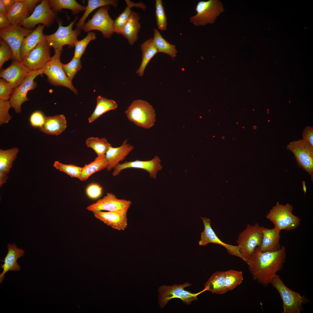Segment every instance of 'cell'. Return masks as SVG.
Instances as JSON below:
<instances>
[{"label": "cell", "instance_id": "24", "mask_svg": "<svg viewBox=\"0 0 313 313\" xmlns=\"http://www.w3.org/2000/svg\"><path fill=\"white\" fill-rule=\"evenodd\" d=\"M67 127V121L63 114L45 117L44 123L39 130L47 134L58 135L64 131Z\"/></svg>", "mask_w": 313, "mask_h": 313}, {"label": "cell", "instance_id": "3", "mask_svg": "<svg viewBox=\"0 0 313 313\" xmlns=\"http://www.w3.org/2000/svg\"><path fill=\"white\" fill-rule=\"evenodd\" d=\"M293 210L292 205L281 204L277 202L267 214L266 217L273 222L274 227L280 231L291 230L297 228L301 222L300 219L293 214Z\"/></svg>", "mask_w": 313, "mask_h": 313}, {"label": "cell", "instance_id": "10", "mask_svg": "<svg viewBox=\"0 0 313 313\" xmlns=\"http://www.w3.org/2000/svg\"><path fill=\"white\" fill-rule=\"evenodd\" d=\"M110 10V6L100 7L92 18L84 24L82 29L85 32L93 30H99L104 38H111L115 32L114 20L111 19L108 14Z\"/></svg>", "mask_w": 313, "mask_h": 313}, {"label": "cell", "instance_id": "13", "mask_svg": "<svg viewBox=\"0 0 313 313\" xmlns=\"http://www.w3.org/2000/svg\"><path fill=\"white\" fill-rule=\"evenodd\" d=\"M32 31L31 29L19 25L10 26L7 28L0 29L1 39L9 44L13 51L12 59L22 61L20 55L21 47L24 38Z\"/></svg>", "mask_w": 313, "mask_h": 313}, {"label": "cell", "instance_id": "52", "mask_svg": "<svg viewBox=\"0 0 313 313\" xmlns=\"http://www.w3.org/2000/svg\"><path fill=\"white\" fill-rule=\"evenodd\" d=\"M8 178V174L0 172V187L5 183Z\"/></svg>", "mask_w": 313, "mask_h": 313}, {"label": "cell", "instance_id": "35", "mask_svg": "<svg viewBox=\"0 0 313 313\" xmlns=\"http://www.w3.org/2000/svg\"><path fill=\"white\" fill-rule=\"evenodd\" d=\"M225 271H217L213 274L205 283L204 290L212 293H225L224 287Z\"/></svg>", "mask_w": 313, "mask_h": 313}, {"label": "cell", "instance_id": "42", "mask_svg": "<svg viewBox=\"0 0 313 313\" xmlns=\"http://www.w3.org/2000/svg\"><path fill=\"white\" fill-rule=\"evenodd\" d=\"M80 58L73 56L71 61L66 64H62L63 70L68 78L71 81L77 72L80 70L82 66Z\"/></svg>", "mask_w": 313, "mask_h": 313}, {"label": "cell", "instance_id": "51", "mask_svg": "<svg viewBox=\"0 0 313 313\" xmlns=\"http://www.w3.org/2000/svg\"><path fill=\"white\" fill-rule=\"evenodd\" d=\"M8 12L16 2V0H1Z\"/></svg>", "mask_w": 313, "mask_h": 313}, {"label": "cell", "instance_id": "40", "mask_svg": "<svg viewBox=\"0 0 313 313\" xmlns=\"http://www.w3.org/2000/svg\"><path fill=\"white\" fill-rule=\"evenodd\" d=\"M155 13L156 23L158 29L162 31L167 30V17L162 0L155 1Z\"/></svg>", "mask_w": 313, "mask_h": 313}, {"label": "cell", "instance_id": "14", "mask_svg": "<svg viewBox=\"0 0 313 313\" xmlns=\"http://www.w3.org/2000/svg\"><path fill=\"white\" fill-rule=\"evenodd\" d=\"M42 74L41 69L32 71L23 81L14 89L9 101L16 113H20L22 104L29 100L27 97V93L37 87V84L34 80L37 76Z\"/></svg>", "mask_w": 313, "mask_h": 313}, {"label": "cell", "instance_id": "34", "mask_svg": "<svg viewBox=\"0 0 313 313\" xmlns=\"http://www.w3.org/2000/svg\"><path fill=\"white\" fill-rule=\"evenodd\" d=\"M153 41L158 52L167 54L172 58L176 56L177 51L175 45L171 44L165 40L156 28L154 29Z\"/></svg>", "mask_w": 313, "mask_h": 313}, {"label": "cell", "instance_id": "20", "mask_svg": "<svg viewBox=\"0 0 313 313\" xmlns=\"http://www.w3.org/2000/svg\"><path fill=\"white\" fill-rule=\"evenodd\" d=\"M127 211L118 210L103 212L102 211L93 212L97 219L114 229L124 230L128 225Z\"/></svg>", "mask_w": 313, "mask_h": 313}, {"label": "cell", "instance_id": "43", "mask_svg": "<svg viewBox=\"0 0 313 313\" xmlns=\"http://www.w3.org/2000/svg\"><path fill=\"white\" fill-rule=\"evenodd\" d=\"M0 44V68L1 69L6 62L10 59H12L13 53L9 44L2 39H1Z\"/></svg>", "mask_w": 313, "mask_h": 313}, {"label": "cell", "instance_id": "17", "mask_svg": "<svg viewBox=\"0 0 313 313\" xmlns=\"http://www.w3.org/2000/svg\"><path fill=\"white\" fill-rule=\"evenodd\" d=\"M200 217L204 225V230L201 233V239L199 242L200 245L205 246L211 243L219 244L225 247L230 254L238 256L244 260L243 257L238 245L227 244L222 241L212 229L210 220L205 217Z\"/></svg>", "mask_w": 313, "mask_h": 313}, {"label": "cell", "instance_id": "25", "mask_svg": "<svg viewBox=\"0 0 313 313\" xmlns=\"http://www.w3.org/2000/svg\"><path fill=\"white\" fill-rule=\"evenodd\" d=\"M45 27L43 25H39L35 30L24 38L20 50L22 61L44 38L43 31Z\"/></svg>", "mask_w": 313, "mask_h": 313}, {"label": "cell", "instance_id": "9", "mask_svg": "<svg viewBox=\"0 0 313 313\" xmlns=\"http://www.w3.org/2000/svg\"><path fill=\"white\" fill-rule=\"evenodd\" d=\"M262 239L261 226L257 223L253 225L248 224L239 234L236 242L244 261L246 262L255 248L260 246Z\"/></svg>", "mask_w": 313, "mask_h": 313}, {"label": "cell", "instance_id": "39", "mask_svg": "<svg viewBox=\"0 0 313 313\" xmlns=\"http://www.w3.org/2000/svg\"><path fill=\"white\" fill-rule=\"evenodd\" d=\"M54 167L60 172H63L72 177L80 179L83 167H80L72 164H66L58 161L54 162Z\"/></svg>", "mask_w": 313, "mask_h": 313}, {"label": "cell", "instance_id": "28", "mask_svg": "<svg viewBox=\"0 0 313 313\" xmlns=\"http://www.w3.org/2000/svg\"><path fill=\"white\" fill-rule=\"evenodd\" d=\"M29 11L26 4L21 0H16V2L8 12L7 17L11 26L19 25L28 17Z\"/></svg>", "mask_w": 313, "mask_h": 313}, {"label": "cell", "instance_id": "41", "mask_svg": "<svg viewBox=\"0 0 313 313\" xmlns=\"http://www.w3.org/2000/svg\"><path fill=\"white\" fill-rule=\"evenodd\" d=\"M97 37L95 33L93 32H88L86 37L81 40H78L75 44L74 57L81 58L84 53L88 45L91 41L95 40Z\"/></svg>", "mask_w": 313, "mask_h": 313}, {"label": "cell", "instance_id": "33", "mask_svg": "<svg viewBox=\"0 0 313 313\" xmlns=\"http://www.w3.org/2000/svg\"><path fill=\"white\" fill-rule=\"evenodd\" d=\"M117 0H88L85 12L76 24L77 28L82 29L85 21L89 14L96 8L105 6L111 5L116 8L118 4Z\"/></svg>", "mask_w": 313, "mask_h": 313}, {"label": "cell", "instance_id": "12", "mask_svg": "<svg viewBox=\"0 0 313 313\" xmlns=\"http://www.w3.org/2000/svg\"><path fill=\"white\" fill-rule=\"evenodd\" d=\"M57 18V14L51 8L48 0H43L35 8L32 14L19 25L30 29L41 23L48 28L53 24Z\"/></svg>", "mask_w": 313, "mask_h": 313}, {"label": "cell", "instance_id": "4", "mask_svg": "<svg viewBox=\"0 0 313 313\" xmlns=\"http://www.w3.org/2000/svg\"><path fill=\"white\" fill-rule=\"evenodd\" d=\"M62 51L57 50L54 52L53 56L41 69L42 73L46 75L48 81L52 85L65 87L78 94L77 90L66 76L62 67L60 59Z\"/></svg>", "mask_w": 313, "mask_h": 313}, {"label": "cell", "instance_id": "1", "mask_svg": "<svg viewBox=\"0 0 313 313\" xmlns=\"http://www.w3.org/2000/svg\"><path fill=\"white\" fill-rule=\"evenodd\" d=\"M286 258L284 246L278 250L271 252H262L258 246L246 262L254 279L262 284L267 285L282 269Z\"/></svg>", "mask_w": 313, "mask_h": 313}, {"label": "cell", "instance_id": "31", "mask_svg": "<svg viewBox=\"0 0 313 313\" xmlns=\"http://www.w3.org/2000/svg\"><path fill=\"white\" fill-rule=\"evenodd\" d=\"M51 8L54 12H59L63 9L72 11V14L75 15L80 12L85 11L86 6L80 4L75 0H48Z\"/></svg>", "mask_w": 313, "mask_h": 313}, {"label": "cell", "instance_id": "8", "mask_svg": "<svg viewBox=\"0 0 313 313\" xmlns=\"http://www.w3.org/2000/svg\"><path fill=\"white\" fill-rule=\"evenodd\" d=\"M192 284L186 282L182 284H174L172 286L163 285L158 289V300L161 308H163L168 301L174 298H179L188 305H190L193 301L197 300V296L204 292L203 290L199 292L193 293L184 290Z\"/></svg>", "mask_w": 313, "mask_h": 313}, {"label": "cell", "instance_id": "26", "mask_svg": "<svg viewBox=\"0 0 313 313\" xmlns=\"http://www.w3.org/2000/svg\"><path fill=\"white\" fill-rule=\"evenodd\" d=\"M139 14L132 11L130 16L125 25L121 35L128 40L130 45L137 41L141 28Z\"/></svg>", "mask_w": 313, "mask_h": 313}, {"label": "cell", "instance_id": "53", "mask_svg": "<svg viewBox=\"0 0 313 313\" xmlns=\"http://www.w3.org/2000/svg\"><path fill=\"white\" fill-rule=\"evenodd\" d=\"M0 13L7 16L8 12L4 4L0 0Z\"/></svg>", "mask_w": 313, "mask_h": 313}, {"label": "cell", "instance_id": "22", "mask_svg": "<svg viewBox=\"0 0 313 313\" xmlns=\"http://www.w3.org/2000/svg\"><path fill=\"white\" fill-rule=\"evenodd\" d=\"M129 140L125 139L121 145L118 147H110L105 154L108 162L106 168L108 171L111 170L119 162L124 159L126 156L134 149L133 146L128 143Z\"/></svg>", "mask_w": 313, "mask_h": 313}, {"label": "cell", "instance_id": "11", "mask_svg": "<svg viewBox=\"0 0 313 313\" xmlns=\"http://www.w3.org/2000/svg\"><path fill=\"white\" fill-rule=\"evenodd\" d=\"M286 149L294 154L298 165L313 177V146L302 139L290 142Z\"/></svg>", "mask_w": 313, "mask_h": 313}, {"label": "cell", "instance_id": "15", "mask_svg": "<svg viewBox=\"0 0 313 313\" xmlns=\"http://www.w3.org/2000/svg\"><path fill=\"white\" fill-rule=\"evenodd\" d=\"M51 47L44 37L22 61L23 63L31 71L41 69L51 58Z\"/></svg>", "mask_w": 313, "mask_h": 313}, {"label": "cell", "instance_id": "37", "mask_svg": "<svg viewBox=\"0 0 313 313\" xmlns=\"http://www.w3.org/2000/svg\"><path fill=\"white\" fill-rule=\"evenodd\" d=\"M85 145L88 148L92 149L97 154V156L105 154L112 145L105 138H99L98 137H90L85 141Z\"/></svg>", "mask_w": 313, "mask_h": 313}, {"label": "cell", "instance_id": "6", "mask_svg": "<svg viewBox=\"0 0 313 313\" xmlns=\"http://www.w3.org/2000/svg\"><path fill=\"white\" fill-rule=\"evenodd\" d=\"M271 284L279 292L283 302V313H300L303 304L307 302L304 296L287 287L276 274Z\"/></svg>", "mask_w": 313, "mask_h": 313}, {"label": "cell", "instance_id": "47", "mask_svg": "<svg viewBox=\"0 0 313 313\" xmlns=\"http://www.w3.org/2000/svg\"><path fill=\"white\" fill-rule=\"evenodd\" d=\"M45 117L43 113L39 111L33 113L30 118L31 125L34 127H41L44 123Z\"/></svg>", "mask_w": 313, "mask_h": 313}, {"label": "cell", "instance_id": "45", "mask_svg": "<svg viewBox=\"0 0 313 313\" xmlns=\"http://www.w3.org/2000/svg\"><path fill=\"white\" fill-rule=\"evenodd\" d=\"M14 88L11 84L6 80L0 79V99L8 100Z\"/></svg>", "mask_w": 313, "mask_h": 313}, {"label": "cell", "instance_id": "27", "mask_svg": "<svg viewBox=\"0 0 313 313\" xmlns=\"http://www.w3.org/2000/svg\"><path fill=\"white\" fill-rule=\"evenodd\" d=\"M127 6L123 11L114 20V32L117 34H122L124 27L130 16L133 7L139 8L144 10L146 8V5L140 1L135 3L130 0H125Z\"/></svg>", "mask_w": 313, "mask_h": 313}, {"label": "cell", "instance_id": "30", "mask_svg": "<svg viewBox=\"0 0 313 313\" xmlns=\"http://www.w3.org/2000/svg\"><path fill=\"white\" fill-rule=\"evenodd\" d=\"M97 105L93 112L88 118V121L91 123L106 112L110 110H115L118 106L116 101L110 99L100 95L98 96L96 99Z\"/></svg>", "mask_w": 313, "mask_h": 313}, {"label": "cell", "instance_id": "32", "mask_svg": "<svg viewBox=\"0 0 313 313\" xmlns=\"http://www.w3.org/2000/svg\"><path fill=\"white\" fill-rule=\"evenodd\" d=\"M108 164L105 154L97 156L94 161L83 167L79 179L81 181L86 180L94 173L106 168Z\"/></svg>", "mask_w": 313, "mask_h": 313}, {"label": "cell", "instance_id": "21", "mask_svg": "<svg viewBox=\"0 0 313 313\" xmlns=\"http://www.w3.org/2000/svg\"><path fill=\"white\" fill-rule=\"evenodd\" d=\"M8 253L4 261V264L1 265L3 269V271L0 274V283H2L4 278V274L8 271L12 270L18 271L20 270V267L17 262V260L23 256L24 254V251L22 249L18 248L16 245L10 243L7 245Z\"/></svg>", "mask_w": 313, "mask_h": 313}, {"label": "cell", "instance_id": "50", "mask_svg": "<svg viewBox=\"0 0 313 313\" xmlns=\"http://www.w3.org/2000/svg\"><path fill=\"white\" fill-rule=\"evenodd\" d=\"M21 1L25 3L27 5L30 12L34 9L37 4L40 1L39 0H21Z\"/></svg>", "mask_w": 313, "mask_h": 313}, {"label": "cell", "instance_id": "5", "mask_svg": "<svg viewBox=\"0 0 313 313\" xmlns=\"http://www.w3.org/2000/svg\"><path fill=\"white\" fill-rule=\"evenodd\" d=\"M78 18V17H76L74 20L66 26H63L62 20L58 19L59 27L56 32L50 35L44 34V38L53 48L54 52L57 50H63V47L65 45H68L69 48L75 47L78 41L77 37L80 34L81 30L77 28L73 30L72 27Z\"/></svg>", "mask_w": 313, "mask_h": 313}, {"label": "cell", "instance_id": "7", "mask_svg": "<svg viewBox=\"0 0 313 313\" xmlns=\"http://www.w3.org/2000/svg\"><path fill=\"white\" fill-rule=\"evenodd\" d=\"M196 14L190 18V22L195 26H204L213 23L224 9L219 0L201 1L196 6Z\"/></svg>", "mask_w": 313, "mask_h": 313}, {"label": "cell", "instance_id": "2", "mask_svg": "<svg viewBox=\"0 0 313 313\" xmlns=\"http://www.w3.org/2000/svg\"><path fill=\"white\" fill-rule=\"evenodd\" d=\"M125 113L130 121L145 129L152 127L156 121V114L153 106L142 99L134 100Z\"/></svg>", "mask_w": 313, "mask_h": 313}, {"label": "cell", "instance_id": "46", "mask_svg": "<svg viewBox=\"0 0 313 313\" xmlns=\"http://www.w3.org/2000/svg\"><path fill=\"white\" fill-rule=\"evenodd\" d=\"M102 189L103 188L97 183H91L87 188L86 193L88 196L91 199H97L102 195Z\"/></svg>", "mask_w": 313, "mask_h": 313}, {"label": "cell", "instance_id": "49", "mask_svg": "<svg viewBox=\"0 0 313 313\" xmlns=\"http://www.w3.org/2000/svg\"><path fill=\"white\" fill-rule=\"evenodd\" d=\"M10 26L7 16L0 13V29L7 28Z\"/></svg>", "mask_w": 313, "mask_h": 313}, {"label": "cell", "instance_id": "38", "mask_svg": "<svg viewBox=\"0 0 313 313\" xmlns=\"http://www.w3.org/2000/svg\"><path fill=\"white\" fill-rule=\"evenodd\" d=\"M243 280L242 272L234 270L225 271L224 287L225 293L240 284Z\"/></svg>", "mask_w": 313, "mask_h": 313}, {"label": "cell", "instance_id": "19", "mask_svg": "<svg viewBox=\"0 0 313 313\" xmlns=\"http://www.w3.org/2000/svg\"><path fill=\"white\" fill-rule=\"evenodd\" d=\"M161 160L157 156L148 161L136 160L133 161H126L123 163H119L113 168L112 173L114 176L119 174L123 170L128 168H137L142 169L147 171L150 177L156 179L158 171L161 170L162 167L160 164Z\"/></svg>", "mask_w": 313, "mask_h": 313}, {"label": "cell", "instance_id": "36", "mask_svg": "<svg viewBox=\"0 0 313 313\" xmlns=\"http://www.w3.org/2000/svg\"><path fill=\"white\" fill-rule=\"evenodd\" d=\"M19 152L17 148L0 150V172L8 174Z\"/></svg>", "mask_w": 313, "mask_h": 313}, {"label": "cell", "instance_id": "44", "mask_svg": "<svg viewBox=\"0 0 313 313\" xmlns=\"http://www.w3.org/2000/svg\"><path fill=\"white\" fill-rule=\"evenodd\" d=\"M12 106L8 100L0 99V124L7 123L12 118L8 111Z\"/></svg>", "mask_w": 313, "mask_h": 313}, {"label": "cell", "instance_id": "18", "mask_svg": "<svg viewBox=\"0 0 313 313\" xmlns=\"http://www.w3.org/2000/svg\"><path fill=\"white\" fill-rule=\"evenodd\" d=\"M32 71L23 64L22 61L13 59L9 66L5 69H0V77L8 81L14 89Z\"/></svg>", "mask_w": 313, "mask_h": 313}, {"label": "cell", "instance_id": "48", "mask_svg": "<svg viewBox=\"0 0 313 313\" xmlns=\"http://www.w3.org/2000/svg\"><path fill=\"white\" fill-rule=\"evenodd\" d=\"M302 139L313 146V127L308 126L304 129L302 133Z\"/></svg>", "mask_w": 313, "mask_h": 313}, {"label": "cell", "instance_id": "16", "mask_svg": "<svg viewBox=\"0 0 313 313\" xmlns=\"http://www.w3.org/2000/svg\"><path fill=\"white\" fill-rule=\"evenodd\" d=\"M131 203V202L129 200L118 199L112 193L107 192L103 198L90 205L86 209L93 212L102 210L128 211Z\"/></svg>", "mask_w": 313, "mask_h": 313}, {"label": "cell", "instance_id": "23", "mask_svg": "<svg viewBox=\"0 0 313 313\" xmlns=\"http://www.w3.org/2000/svg\"><path fill=\"white\" fill-rule=\"evenodd\" d=\"M262 234L261 243L259 246L262 252H273L281 248L280 243L281 231L274 227L270 229L261 226Z\"/></svg>", "mask_w": 313, "mask_h": 313}, {"label": "cell", "instance_id": "29", "mask_svg": "<svg viewBox=\"0 0 313 313\" xmlns=\"http://www.w3.org/2000/svg\"><path fill=\"white\" fill-rule=\"evenodd\" d=\"M140 48L142 53V61L136 73L139 76L142 77L143 75L147 65L158 52L153 43V38L146 40L142 43L140 45Z\"/></svg>", "mask_w": 313, "mask_h": 313}]
</instances>
